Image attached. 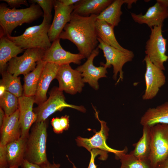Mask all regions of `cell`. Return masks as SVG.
<instances>
[{
	"instance_id": "1",
	"label": "cell",
	"mask_w": 168,
	"mask_h": 168,
	"mask_svg": "<svg viewBox=\"0 0 168 168\" xmlns=\"http://www.w3.org/2000/svg\"><path fill=\"white\" fill-rule=\"evenodd\" d=\"M97 16H83L72 13L70 21L64 27L58 38L72 42L79 53L87 58L99 44L96 28Z\"/></svg>"
},
{
	"instance_id": "2",
	"label": "cell",
	"mask_w": 168,
	"mask_h": 168,
	"mask_svg": "<svg viewBox=\"0 0 168 168\" xmlns=\"http://www.w3.org/2000/svg\"><path fill=\"white\" fill-rule=\"evenodd\" d=\"M43 14L40 6L36 3H32L29 7L21 9L11 8L6 5L1 3L0 36H11L16 28L25 23L30 24Z\"/></svg>"
},
{
	"instance_id": "3",
	"label": "cell",
	"mask_w": 168,
	"mask_h": 168,
	"mask_svg": "<svg viewBox=\"0 0 168 168\" xmlns=\"http://www.w3.org/2000/svg\"><path fill=\"white\" fill-rule=\"evenodd\" d=\"M46 120L35 122L27 138L24 160L30 163L40 164L48 161L46 154Z\"/></svg>"
},
{
	"instance_id": "4",
	"label": "cell",
	"mask_w": 168,
	"mask_h": 168,
	"mask_svg": "<svg viewBox=\"0 0 168 168\" xmlns=\"http://www.w3.org/2000/svg\"><path fill=\"white\" fill-rule=\"evenodd\" d=\"M43 16V21L40 25L28 27L20 35L7 37L24 49L39 48L46 50L52 44L48 35L52 20Z\"/></svg>"
},
{
	"instance_id": "5",
	"label": "cell",
	"mask_w": 168,
	"mask_h": 168,
	"mask_svg": "<svg viewBox=\"0 0 168 168\" xmlns=\"http://www.w3.org/2000/svg\"><path fill=\"white\" fill-rule=\"evenodd\" d=\"M65 108H72L83 112L86 111V109L83 106H77L67 103L63 91L59 90L58 87L54 86L50 91L49 98L33 109L37 117L35 122L44 121L55 112L61 111Z\"/></svg>"
},
{
	"instance_id": "6",
	"label": "cell",
	"mask_w": 168,
	"mask_h": 168,
	"mask_svg": "<svg viewBox=\"0 0 168 168\" xmlns=\"http://www.w3.org/2000/svg\"><path fill=\"white\" fill-rule=\"evenodd\" d=\"M162 25L151 28V32L145 46V53L151 61L162 70H165L164 65L168 59L166 54L167 40L162 34Z\"/></svg>"
},
{
	"instance_id": "7",
	"label": "cell",
	"mask_w": 168,
	"mask_h": 168,
	"mask_svg": "<svg viewBox=\"0 0 168 168\" xmlns=\"http://www.w3.org/2000/svg\"><path fill=\"white\" fill-rule=\"evenodd\" d=\"M151 152L149 160L152 168L168 156V124L150 126Z\"/></svg>"
},
{
	"instance_id": "8",
	"label": "cell",
	"mask_w": 168,
	"mask_h": 168,
	"mask_svg": "<svg viewBox=\"0 0 168 168\" xmlns=\"http://www.w3.org/2000/svg\"><path fill=\"white\" fill-rule=\"evenodd\" d=\"M98 40L99 43L98 47L102 50L106 59L105 63L101 65L107 68L112 66H113V77L115 80L117 79L118 73H119V77L116 83L117 84L120 80L122 81L123 79L122 68L124 65L126 63L132 61L134 54L131 51L125 52L109 45L98 38Z\"/></svg>"
},
{
	"instance_id": "9",
	"label": "cell",
	"mask_w": 168,
	"mask_h": 168,
	"mask_svg": "<svg viewBox=\"0 0 168 168\" xmlns=\"http://www.w3.org/2000/svg\"><path fill=\"white\" fill-rule=\"evenodd\" d=\"M45 51L39 48L27 49L22 55L12 59L6 70L15 76L26 74L35 69L37 62L42 60Z\"/></svg>"
},
{
	"instance_id": "10",
	"label": "cell",
	"mask_w": 168,
	"mask_h": 168,
	"mask_svg": "<svg viewBox=\"0 0 168 168\" xmlns=\"http://www.w3.org/2000/svg\"><path fill=\"white\" fill-rule=\"evenodd\" d=\"M55 78L59 90L71 95L81 92L84 86L80 72L67 64L59 66Z\"/></svg>"
},
{
	"instance_id": "11",
	"label": "cell",
	"mask_w": 168,
	"mask_h": 168,
	"mask_svg": "<svg viewBox=\"0 0 168 168\" xmlns=\"http://www.w3.org/2000/svg\"><path fill=\"white\" fill-rule=\"evenodd\" d=\"M93 107L95 111V116L100 124L101 129L99 131L96 132L95 134L90 138H85L80 136L77 137L76 140L78 146L85 147L90 152L93 149H98L107 152L113 153L116 156L122 153L126 152V149L118 150L112 148L107 145L106 140L109 130L106 123L100 119L98 112L94 107Z\"/></svg>"
},
{
	"instance_id": "12",
	"label": "cell",
	"mask_w": 168,
	"mask_h": 168,
	"mask_svg": "<svg viewBox=\"0 0 168 168\" xmlns=\"http://www.w3.org/2000/svg\"><path fill=\"white\" fill-rule=\"evenodd\" d=\"M143 60L146 65L145 74L146 89L142 99L151 100L157 95L160 89L166 82V77L163 70L154 65L146 55Z\"/></svg>"
},
{
	"instance_id": "13",
	"label": "cell",
	"mask_w": 168,
	"mask_h": 168,
	"mask_svg": "<svg viewBox=\"0 0 168 168\" xmlns=\"http://www.w3.org/2000/svg\"><path fill=\"white\" fill-rule=\"evenodd\" d=\"M60 40L58 38L52 42L51 46L45 50L42 60L59 66L71 63L80 64L85 57L79 53L73 54L65 50L60 44Z\"/></svg>"
},
{
	"instance_id": "14",
	"label": "cell",
	"mask_w": 168,
	"mask_h": 168,
	"mask_svg": "<svg viewBox=\"0 0 168 168\" xmlns=\"http://www.w3.org/2000/svg\"><path fill=\"white\" fill-rule=\"evenodd\" d=\"M99 49L98 47L96 48L86 62L76 69L81 73L83 82L88 83L96 90L99 89L98 80L106 77V74L107 73V68L103 65L97 67L93 64L94 58L99 54Z\"/></svg>"
},
{
	"instance_id": "15",
	"label": "cell",
	"mask_w": 168,
	"mask_h": 168,
	"mask_svg": "<svg viewBox=\"0 0 168 168\" xmlns=\"http://www.w3.org/2000/svg\"><path fill=\"white\" fill-rule=\"evenodd\" d=\"M54 15L49 30L48 35L51 42L58 38L65 25L71 20L74 5L66 6L59 0L54 2Z\"/></svg>"
},
{
	"instance_id": "16",
	"label": "cell",
	"mask_w": 168,
	"mask_h": 168,
	"mask_svg": "<svg viewBox=\"0 0 168 168\" xmlns=\"http://www.w3.org/2000/svg\"><path fill=\"white\" fill-rule=\"evenodd\" d=\"M131 16L135 22L140 24H146L150 28L162 25L164 20L168 17V7L160 0L150 7L146 13L137 14L131 13Z\"/></svg>"
},
{
	"instance_id": "17",
	"label": "cell",
	"mask_w": 168,
	"mask_h": 168,
	"mask_svg": "<svg viewBox=\"0 0 168 168\" xmlns=\"http://www.w3.org/2000/svg\"><path fill=\"white\" fill-rule=\"evenodd\" d=\"M19 120L21 128V137L27 139L32 124L37 120L36 115L33 110L34 96H26L23 95L18 98Z\"/></svg>"
},
{
	"instance_id": "18",
	"label": "cell",
	"mask_w": 168,
	"mask_h": 168,
	"mask_svg": "<svg viewBox=\"0 0 168 168\" xmlns=\"http://www.w3.org/2000/svg\"><path fill=\"white\" fill-rule=\"evenodd\" d=\"M21 136L19 111L17 110L9 116L5 115L0 127V144L4 145L19 139Z\"/></svg>"
},
{
	"instance_id": "19",
	"label": "cell",
	"mask_w": 168,
	"mask_h": 168,
	"mask_svg": "<svg viewBox=\"0 0 168 168\" xmlns=\"http://www.w3.org/2000/svg\"><path fill=\"white\" fill-rule=\"evenodd\" d=\"M59 65L46 63L40 77L34 96L35 103L39 105L47 100L46 94L49 85L55 77Z\"/></svg>"
},
{
	"instance_id": "20",
	"label": "cell",
	"mask_w": 168,
	"mask_h": 168,
	"mask_svg": "<svg viewBox=\"0 0 168 168\" xmlns=\"http://www.w3.org/2000/svg\"><path fill=\"white\" fill-rule=\"evenodd\" d=\"M134 0H114L97 16V19L104 21L114 27L117 26L121 21L120 16L122 14L121 10L124 3L128 5V8L132 4L136 2Z\"/></svg>"
},
{
	"instance_id": "21",
	"label": "cell",
	"mask_w": 168,
	"mask_h": 168,
	"mask_svg": "<svg viewBox=\"0 0 168 168\" xmlns=\"http://www.w3.org/2000/svg\"><path fill=\"white\" fill-rule=\"evenodd\" d=\"M113 0H79L74 5L72 13L83 16L99 15Z\"/></svg>"
},
{
	"instance_id": "22",
	"label": "cell",
	"mask_w": 168,
	"mask_h": 168,
	"mask_svg": "<svg viewBox=\"0 0 168 168\" xmlns=\"http://www.w3.org/2000/svg\"><path fill=\"white\" fill-rule=\"evenodd\" d=\"M140 123L142 126L168 124V101L148 109L142 116Z\"/></svg>"
},
{
	"instance_id": "23",
	"label": "cell",
	"mask_w": 168,
	"mask_h": 168,
	"mask_svg": "<svg viewBox=\"0 0 168 168\" xmlns=\"http://www.w3.org/2000/svg\"><path fill=\"white\" fill-rule=\"evenodd\" d=\"M24 50L7 36H0V72L6 70L8 62Z\"/></svg>"
},
{
	"instance_id": "24",
	"label": "cell",
	"mask_w": 168,
	"mask_h": 168,
	"mask_svg": "<svg viewBox=\"0 0 168 168\" xmlns=\"http://www.w3.org/2000/svg\"><path fill=\"white\" fill-rule=\"evenodd\" d=\"M26 140L21 137L6 145L9 167H19L21 165L24 160Z\"/></svg>"
},
{
	"instance_id": "25",
	"label": "cell",
	"mask_w": 168,
	"mask_h": 168,
	"mask_svg": "<svg viewBox=\"0 0 168 168\" xmlns=\"http://www.w3.org/2000/svg\"><path fill=\"white\" fill-rule=\"evenodd\" d=\"M114 27L105 22L97 20L96 28L98 38L106 44L122 51L129 52L130 50L123 47L118 43L115 37Z\"/></svg>"
},
{
	"instance_id": "26",
	"label": "cell",
	"mask_w": 168,
	"mask_h": 168,
	"mask_svg": "<svg viewBox=\"0 0 168 168\" xmlns=\"http://www.w3.org/2000/svg\"><path fill=\"white\" fill-rule=\"evenodd\" d=\"M45 63L42 60L39 61L34 70L24 75L23 95L29 97L35 96L38 83Z\"/></svg>"
},
{
	"instance_id": "27",
	"label": "cell",
	"mask_w": 168,
	"mask_h": 168,
	"mask_svg": "<svg viewBox=\"0 0 168 168\" xmlns=\"http://www.w3.org/2000/svg\"><path fill=\"white\" fill-rule=\"evenodd\" d=\"M150 126H143L142 136L135 144L134 150L130 153L137 158L149 160L151 152Z\"/></svg>"
},
{
	"instance_id": "28",
	"label": "cell",
	"mask_w": 168,
	"mask_h": 168,
	"mask_svg": "<svg viewBox=\"0 0 168 168\" xmlns=\"http://www.w3.org/2000/svg\"><path fill=\"white\" fill-rule=\"evenodd\" d=\"M2 80L5 84L7 91L13 94L18 98L23 95L22 87L20 80V77L15 76L5 70L0 72Z\"/></svg>"
},
{
	"instance_id": "29",
	"label": "cell",
	"mask_w": 168,
	"mask_h": 168,
	"mask_svg": "<svg viewBox=\"0 0 168 168\" xmlns=\"http://www.w3.org/2000/svg\"><path fill=\"white\" fill-rule=\"evenodd\" d=\"M126 152L122 153L116 156L120 160V168H152L149 160L140 159Z\"/></svg>"
},
{
	"instance_id": "30",
	"label": "cell",
	"mask_w": 168,
	"mask_h": 168,
	"mask_svg": "<svg viewBox=\"0 0 168 168\" xmlns=\"http://www.w3.org/2000/svg\"><path fill=\"white\" fill-rule=\"evenodd\" d=\"M18 99L12 93L6 91L0 97V106L5 115L9 116L18 109Z\"/></svg>"
},
{
	"instance_id": "31",
	"label": "cell",
	"mask_w": 168,
	"mask_h": 168,
	"mask_svg": "<svg viewBox=\"0 0 168 168\" xmlns=\"http://www.w3.org/2000/svg\"><path fill=\"white\" fill-rule=\"evenodd\" d=\"M29 2L38 5L42 9L43 16L52 20V10L54 7V0H31Z\"/></svg>"
},
{
	"instance_id": "32",
	"label": "cell",
	"mask_w": 168,
	"mask_h": 168,
	"mask_svg": "<svg viewBox=\"0 0 168 168\" xmlns=\"http://www.w3.org/2000/svg\"><path fill=\"white\" fill-rule=\"evenodd\" d=\"M21 167V168H60V165L54 162L51 164L48 161L40 164H37L24 160Z\"/></svg>"
},
{
	"instance_id": "33",
	"label": "cell",
	"mask_w": 168,
	"mask_h": 168,
	"mask_svg": "<svg viewBox=\"0 0 168 168\" xmlns=\"http://www.w3.org/2000/svg\"><path fill=\"white\" fill-rule=\"evenodd\" d=\"M91 157L90 162L87 168H97L95 163V157L98 155H100V159L102 160L107 159L108 157L107 152L98 149H93L90 152Z\"/></svg>"
},
{
	"instance_id": "34",
	"label": "cell",
	"mask_w": 168,
	"mask_h": 168,
	"mask_svg": "<svg viewBox=\"0 0 168 168\" xmlns=\"http://www.w3.org/2000/svg\"><path fill=\"white\" fill-rule=\"evenodd\" d=\"M8 167L6 145L0 144V168Z\"/></svg>"
},
{
	"instance_id": "35",
	"label": "cell",
	"mask_w": 168,
	"mask_h": 168,
	"mask_svg": "<svg viewBox=\"0 0 168 168\" xmlns=\"http://www.w3.org/2000/svg\"><path fill=\"white\" fill-rule=\"evenodd\" d=\"M7 2L11 8H13L20 7L21 5L28 6L27 1L26 0H2Z\"/></svg>"
},
{
	"instance_id": "36",
	"label": "cell",
	"mask_w": 168,
	"mask_h": 168,
	"mask_svg": "<svg viewBox=\"0 0 168 168\" xmlns=\"http://www.w3.org/2000/svg\"><path fill=\"white\" fill-rule=\"evenodd\" d=\"M54 132L57 134L62 133L63 132L60 122V118H53L51 121Z\"/></svg>"
},
{
	"instance_id": "37",
	"label": "cell",
	"mask_w": 168,
	"mask_h": 168,
	"mask_svg": "<svg viewBox=\"0 0 168 168\" xmlns=\"http://www.w3.org/2000/svg\"><path fill=\"white\" fill-rule=\"evenodd\" d=\"M69 116L66 115L60 118V124L63 131L68 129L69 127Z\"/></svg>"
},
{
	"instance_id": "38",
	"label": "cell",
	"mask_w": 168,
	"mask_h": 168,
	"mask_svg": "<svg viewBox=\"0 0 168 168\" xmlns=\"http://www.w3.org/2000/svg\"><path fill=\"white\" fill-rule=\"evenodd\" d=\"M155 168H168V156L164 160L158 163Z\"/></svg>"
},
{
	"instance_id": "39",
	"label": "cell",
	"mask_w": 168,
	"mask_h": 168,
	"mask_svg": "<svg viewBox=\"0 0 168 168\" xmlns=\"http://www.w3.org/2000/svg\"><path fill=\"white\" fill-rule=\"evenodd\" d=\"M59 1L64 5L70 6L74 5L79 0H59Z\"/></svg>"
},
{
	"instance_id": "40",
	"label": "cell",
	"mask_w": 168,
	"mask_h": 168,
	"mask_svg": "<svg viewBox=\"0 0 168 168\" xmlns=\"http://www.w3.org/2000/svg\"><path fill=\"white\" fill-rule=\"evenodd\" d=\"M6 91V86L2 79H1L0 82V97L2 96Z\"/></svg>"
},
{
	"instance_id": "41",
	"label": "cell",
	"mask_w": 168,
	"mask_h": 168,
	"mask_svg": "<svg viewBox=\"0 0 168 168\" xmlns=\"http://www.w3.org/2000/svg\"><path fill=\"white\" fill-rule=\"evenodd\" d=\"M5 115L4 111L2 108L0 107V128L2 124Z\"/></svg>"
},
{
	"instance_id": "42",
	"label": "cell",
	"mask_w": 168,
	"mask_h": 168,
	"mask_svg": "<svg viewBox=\"0 0 168 168\" xmlns=\"http://www.w3.org/2000/svg\"><path fill=\"white\" fill-rule=\"evenodd\" d=\"M166 6L168 7V0H160Z\"/></svg>"
},
{
	"instance_id": "43",
	"label": "cell",
	"mask_w": 168,
	"mask_h": 168,
	"mask_svg": "<svg viewBox=\"0 0 168 168\" xmlns=\"http://www.w3.org/2000/svg\"><path fill=\"white\" fill-rule=\"evenodd\" d=\"M7 168H18V167H15V166H12V167H9Z\"/></svg>"
},
{
	"instance_id": "44",
	"label": "cell",
	"mask_w": 168,
	"mask_h": 168,
	"mask_svg": "<svg viewBox=\"0 0 168 168\" xmlns=\"http://www.w3.org/2000/svg\"><path fill=\"white\" fill-rule=\"evenodd\" d=\"M71 163L72 164V165H73V168H77L76 166H75L71 162Z\"/></svg>"
}]
</instances>
